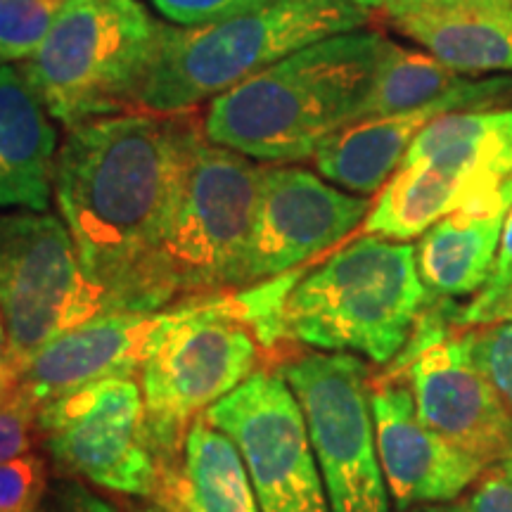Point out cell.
<instances>
[{
    "instance_id": "cell-1",
    "label": "cell",
    "mask_w": 512,
    "mask_h": 512,
    "mask_svg": "<svg viewBox=\"0 0 512 512\" xmlns=\"http://www.w3.org/2000/svg\"><path fill=\"white\" fill-rule=\"evenodd\" d=\"M183 114L124 112L69 128L53 197L114 311H159L155 264Z\"/></svg>"
},
{
    "instance_id": "cell-2",
    "label": "cell",
    "mask_w": 512,
    "mask_h": 512,
    "mask_svg": "<svg viewBox=\"0 0 512 512\" xmlns=\"http://www.w3.org/2000/svg\"><path fill=\"white\" fill-rule=\"evenodd\" d=\"M389 38L356 29L306 46L209 102L211 143L259 162L287 164L354 124Z\"/></svg>"
},
{
    "instance_id": "cell-3",
    "label": "cell",
    "mask_w": 512,
    "mask_h": 512,
    "mask_svg": "<svg viewBox=\"0 0 512 512\" xmlns=\"http://www.w3.org/2000/svg\"><path fill=\"white\" fill-rule=\"evenodd\" d=\"M264 166L211 143L183 119L169 211L155 264L157 306L247 285V254Z\"/></svg>"
},
{
    "instance_id": "cell-4",
    "label": "cell",
    "mask_w": 512,
    "mask_h": 512,
    "mask_svg": "<svg viewBox=\"0 0 512 512\" xmlns=\"http://www.w3.org/2000/svg\"><path fill=\"white\" fill-rule=\"evenodd\" d=\"M366 24L368 10L356 0H278L200 27L159 22L136 110L183 114L297 50Z\"/></svg>"
},
{
    "instance_id": "cell-5",
    "label": "cell",
    "mask_w": 512,
    "mask_h": 512,
    "mask_svg": "<svg viewBox=\"0 0 512 512\" xmlns=\"http://www.w3.org/2000/svg\"><path fill=\"white\" fill-rule=\"evenodd\" d=\"M427 304L415 245L363 235L299 278L285 299L283 335L389 363L408 347Z\"/></svg>"
},
{
    "instance_id": "cell-6",
    "label": "cell",
    "mask_w": 512,
    "mask_h": 512,
    "mask_svg": "<svg viewBox=\"0 0 512 512\" xmlns=\"http://www.w3.org/2000/svg\"><path fill=\"white\" fill-rule=\"evenodd\" d=\"M159 22L138 0H62L36 53L19 62L64 128L138 112Z\"/></svg>"
},
{
    "instance_id": "cell-7",
    "label": "cell",
    "mask_w": 512,
    "mask_h": 512,
    "mask_svg": "<svg viewBox=\"0 0 512 512\" xmlns=\"http://www.w3.org/2000/svg\"><path fill=\"white\" fill-rule=\"evenodd\" d=\"M107 311L110 297L88 275L62 216L0 211V316L8 332L0 387L53 339Z\"/></svg>"
},
{
    "instance_id": "cell-8",
    "label": "cell",
    "mask_w": 512,
    "mask_h": 512,
    "mask_svg": "<svg viewBox=\"0 0 512 512\" xmlns=\"http://www.w3.org/2000/svg\"><path fill=\"white\" fill-rule=\"evenodd\" d=\"M254 337L233 297L171 309L140 368L147 420L164 470L174 465L192 422L256 373Z\"/></svg>"
},
{
    "instance_id": "cell-9",
    "label": "cell",
    "mask_w": 512,
    "mask_h": 512,
    "mask_svg": "<svg viewBox=\"0 0 512 512\" xmlns=\"http://www.w3.org/2000/svg\"><path fill=\"white\" fill-rule=\"evenodd\" d=\"M280 373L302 406L330 512H389L366 363L354 354L313 351Z\"/></svg>"
},
{
    "instance_id": "cell-10",
    "label": "cell",
    "mask_w": 512,
    "mask_h": 512,
    "mask_svg": "<svg viewBox=\"0 0 512 512\" xmlns=\"http://www.w3.org/2000/svg\"><path fill=\"white\" fill-rule=\"evenodd\" d=\"M36 422L38 439L64 470L119 494H159L164 463L133 377H107L57 396Z\"/></svg>"
},
{
    "instance_id": "cell-11",
    "label": "cell",
    "mask_w": 512,
    "mask_h": 512,
    "mask_svg": "<svg viewBox=\"0 0 512 512\" xmlns=\"http://www.w3.org/2000/svg\"><path fill=\"white\" fill-rule=\"evenodd\" d=\"M204 418L238 446L261 512H330L302 406L283 373L256 370Z\"/></svg>"
},
{
    "instance_id": "cell-12",
    "label": "cell",
    "mask_w": 512,
    "mask_h": 512,
    "mask_svg": "<svg viewBox=\"0 0 512 512\" xmlns=\"http://www.w3.org/2000/svg\"><path fill=\"white\" fill-rule=\"evenodd\" d=\"M401 358L425 425L484 467L510 456L512 413L479 370L465 335H451L422 313Z\"/></svg>"
},
{
    "instance_id": "cell-13",
    "label": "cell",
    "mask_w": 512,
    "mask_h": 512,
    "mask_svg": "<svg viewBox=\"0 0 512 512\" xmlns=\"http://www.w3.org/2000/svg\"><path fill=\"white\" fill-rule=\"evenodd\" d=\"M370 197L297 166H264L247 254V285L294 271L366 221Z\"/></svg>"
},
{
    "instance_id": "cell-14",
    "label": "cell",
    "mask_w": 512,
    "mask_h": 512,
    "mask_svg": "<svg viewBox=\"0 0 512 512\" xmlns=\"http://www.w3.org/2000/svg\"><path fill=\"white\" fill-rule=\"evenodd\" d=\"M370 406L384 484L399 510L456 501L486 470L425 425L406 382H382Z\"/></svg>"
},
{
    "instance_id": "cell-15",
    "label": "cell",
    "mask_w": 512,
    "mask_h": 512,
    "mask_svg": "<svg viewBox=\"0 0 512 512\" xmlns=\"http://www.w3.org/2000/svg\"><path fill=\"white\" fill-rule=\"evenodd\" d=\"M169 311H107L53 339L12 384L41 411L57 396L107 377H133L145 366Z\"/></svg>"
},
{
    "instance_id": "cell-16",
    "label": "cell",
    "mask_w": 512,
    "mask_h": 512,
    "mask_svg": "<svg viewBox=\"0 0 512 512\" xmlns=\"http://www.w3.org/2000/svg\"><path fill=\"white\" fill-rule=\"evenodd\" d=\"M498 202H512V176L472 174L427 162L401 164L370 207L363 235L411 242L453 211Z\"/></svg>"
},
{
    "instance_id": "cell-17",
    "label": "cell",
    "mask_w": 512,
    "mask_h": 512,
    "mask_svg": "<svg viewBox=\"0 0 512 512\" xmlns=\"http://www.w3.org/2000/svg\"><path fill=\"white\" fill-rule=\"evenodd\" d=\"M57 155L53 114L17 64H0V209L48 211Z\"/></svg>"
},
{
    "instance_id": "cell-18",
    "label": "cell",
    "mask_w": 512,
    "mask_h": 512,
    "mask_svg": "<svg viewBox=\"0 0 512 512\" xmlns=\"http://www.w3.org/2000/svg\"><path fill=\"white\" fill-rule=\"evenodd\" d=\"M384 15L403 36L460 74H512V0L408 5Z\"/></svg>"
},
{
    "instance_id": "cell-19",
    "label": "cell",
    "mask_w": 512,
    "mask_h": 512,
    "mask_svg": "<svg viewBox=\"0 0 512 512\" xmlns=\"http://www.w3.org/2000/svg\"><path fill=\"white\" fill-rule=\"evenodd\" d=\"M444 100L458 102L463 110L498 107L512 100V74H460L430 53L387 41L358 119L411 112Z\"/></svg>"
},
{
    "instance_id": "cell-20",
    "label": "cell",
    "mask_w": 512,
    "mask_h": 512,
    "mask_svg": "<svg viewBox=\"0 0 512 512\" xmlns=\"http://www.w3.org/2000/svg\"><path fill=\"white\" fill-rule=\"evenodd\" d=\"M512 202L467 207L434 223L415 245V264L430 299H475L494 273Z\"/></svg>"
},
{
    "instance_id": "cell-21",
    "label": "cell",
    "mask_w": 512,
    "mask_h": 512,
    "mask_svg": "<svg viewBox=\"0 0 512 512\" xmlns=\"http://www.w3.org/2000/svg\"><path fill=\"white\" fill-rule=\"evenodd\" d=\"M460 110L458 102L444 100L411 112L358 119L325 138L313 152V162L325 181L370 197L394 176L422 128L441 114Z\"/></svg>"
},
{
    "instance_id": "cell-22",
    "label": "cell",
    "mask_w": 512,
    "mask_h": 512,
    "mask_svg": "<svg viewBox=\"0 0 512 512\" xmlns=\"http://www.w3.org/2000/svg\"><path fill=\"white\" fill-rule=\"evenodd\" d=\"M159 503L174 512H261L238 446L204 415L185 434L181 463L164 470Z\"/></svg>"
},
{
    "instance_id": "cell-23",
    "label": "cell",
    "mask_w": 512,
    "mask_h": 512,
    "mask_svg": "<svg viewBox=\"0 0 512 512\" xmlns=\"http://www.w3.org/2000/svg\"><path fill=\"white\" fill-rule=\"evenodd\" d=\"M415 162L510 178L512 107L460 110L432 119L401 159V164Z\"/></svg>"
},
{
    "instance_id": "cell-24",
    "label": "cell",
    "mask_w": 512,
    "mask_h": 512,
    "mask_svg": "<svg viewBox=\"0 0 512 512\" xmlns=\"http://www.w3.org/2000/svg\"><path fill=\"white\" fill-rule=\"evenodd\" d=\"M62 0H0V64H19L36 53Z\"/></svg>"
},
{
    "instance_id": "cell-25",
    "label": "cell",
    "mask_w": 512,
    "mask_h": 512,
    "mask_svg": "<svg viewBox=\"0 0 512 512\" xmlns=\"http://www.w3.org/2000/svg\"><path fill=\"white\" fill-rule=\"evenodd\" d=\"M465 339L479 370L512 413V318L475 325Z\"/></svg>"
},
{
    "instance_id": "cell-26",
    "label": "cell",
    "mask_w": 512,
    "mask_h": 512,
    "mask_svg": "<svg viewBox=\"0 0 512 512\" xmlns=\"http://www.w3.org/2000/svg\"><path fill=\"white\" fill-rule=\"evenodd\" d=\"M48 494V467L38 453L0 463V512H36Z\"/></svg>"
},
{
    "instance_id": "cell-27",
    "label": "cell",
    "mask_w": 512,
    "mask_h": 512,
    "mask_svg": "<svg viewBox=\"0 0 512 512\" xmlns=\"http://www.w3.org/2000/svg\"><path fill=\"white\" fill-rule=\"evenodd\" d=\"M38 408L15 384L0 387V463L27 456L38 439Z\"/></svg>"
},
{
    "instance_id": "cell-28",
    "label": "cell",
    "mask_w": 512,
    "mask_h": 512,
    "mask_svg": "<svg viewBox=\"0 0 512 512\" xmlns=\"http://www.w3.org/2000/svg\"><path fill=\"white\" fill-rule=\"evenodd\" d=\"M150 3L176 27H200V24L247 15L278 0H150Z\"/></svg>"
},
{
    "instance_id": "cell-29",
    "label": "cell",
    "mask_w": 512,
    "mask_h": 512,
    "mask_svg": "<svg viewBox=\"0 0 512 512\" xmlns=\"http://www.w3.org/2000/svg\"><path fill=\"white\" fill-rule=\"evenodd\" d=\"M512 294V207L508 211V219H505L503 235H501V247H498V259L491 273L489 283L482 292L472 299L470 304L460 311L458 323L460 325H475L482 323V318L489 313L498 302H503L505 297Z\"/></svg>"
},
{
    "instance_id": "cell-30",
    "label": "cell",
    "mask_w": 512,
    "mask_h": 512,
    "mask_svg": "<svg viewBox=\"0 0 512 512\" xmlns=\"http://www.w3.org/2000/svg\"><path fill=\"white\" fill-rule=\"evenodd\" d=\"M463 503L465 512H512V477L503 465L486 467Z\"/></svg>"
},
{
    "instance_id": "cell-31",
    "label": "cell",
    "mask_w": 512,
    "mask_h": 512,
    "mask_svg": "<svg viewBox=\"0 0 512 512\" xmlns=\"http://www.w3.org/2000/svg\"><path fill=\"white\" fill-rule=\"evenodd\" d=\"M36 512H117L100 496L91 494L86 486L76 482H62L43 498Z\"/></svg>"
},
{
    "instance_id": "cell-32",
    "label": "cell",
    "mask_w": 512,
    "mask_h": 512,
    "mask_svg": "<svg viewBox=\"0 0 512 512\" xmlns=\"http://www.w3.org/2000/svg\"><path fill=\"white\" fill-rule=\"evenodd\" d=\"M437 3H465V0H384L382 12L408 8V5H437ZM472 3H508V0H472Z\"/></svg>"
},
{
    "instance_id": "cell-33",
    "label": "cell",
    "mask_w": 512,
    "mask_h": 512,
    "mask_svg": "<svg viewBox=\"0 0 512 512\" xmlns=\"http://www.w3.org/2000/svg\"><path fill=\"white\" fill-rule=\"evenodd\" d=\"M510 318H512V294H510V297H505L503 302H498L494 309L486 313V316L482 318V323H479V325L496 323V320H510Z\"/></svg>"
},
{
    "instance_id": "cell-34",
    "label": "cell",
    "mask_w": 512,
    "mask_h": 512,
    "mask_svg": "<svg viewBox=\"0 0 512 512\" xmlns=\"http://www.w3.org/2000/svg\"><path fill=\"white\" fill-rule=\"evenodd\" d=\"M401 512H465V503L451 501V503H430V505H415V508L401 510Z\"/></svg>"
},
{
    "instance_id": "cell-35",
    "label": "cell",
    "mask_w": 512,
    "mask_h": 512,
    "mask_svg": "<svg viewBox=\"0 0 512 512\" xmlns=\"http://www.w3.org/2000/svg\"><path fill=\"white\" fill-rule=\"evenodd\" d=\"M5 361H8V332H5L3 316H0V380L5 373Z\"/></svg>"
},
{
    "instance_id": "cell-36",
    "label": "cell",
    "mask_w": 512,
    "mask_h": 512,
    "mask_svg": "<svg viewBox=\"0 0 512 512\" xmlns=\"http://www.w3.org/2000/svg\"><path fill=\"white\" fill-rule=\"evenodd\" d=\"M358 5H363V8L366 10H370V8H377V10H382V5H384V0H356Z\"/></svg>"
},
{
    "instance_id": "cell-37",
    "label": "cell",
    "mask_w": 512,
    "mask_h": 512,
    "mask_svg": "<svg viewBox=\"0 0 512 512\" xmlns=\"http://www.w3.org/2000/svg\"><path fill=\"white\" fill-rule=\"evenodd\" d=\"M143 512H174V510L166 508V505H162V503H155V505H150V508L143 510Z\"/></svg>"
},
{
    "instance_id": "cell-38",
    "label": "cell",
    "mask_w": 512,
    "mask_h": 512,
    "mask_svg": "<svg viewBox=\"0 0 512 512\" xmlns=\"http://www.w3.org/2000/svg\"><path fill=\"white\" fill-rule=\"evenodd\" d=\"M501 465L505 467V472H508V475L512 477V453H510V456H508V458H505V460H503V463H501Z\"/></svg>"
}]
</instances>
